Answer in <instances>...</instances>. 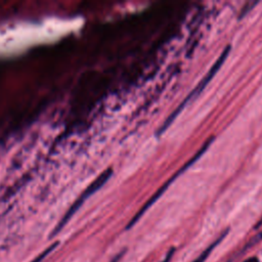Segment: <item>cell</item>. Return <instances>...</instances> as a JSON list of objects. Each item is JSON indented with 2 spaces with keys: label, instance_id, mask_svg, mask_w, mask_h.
<instances>
[{
  "label": "cell",
  "instance_id": "obj_6",
  "mask_svg": "<svg viewBox=\"0 0 262 262\" xmlns=\"http://www.w3.org/2000/svg\"><path fill=\"white\" fill-rule=\"evenodd\" d=\"M174 253H175V248H171V249L167 252L165 258H164L163 260H161L160 262H169V261L171 260V258H172V256H173Z\"/></svg>",
  "mask_w": 262,
  "mask_h": 262
},
{
  "label": "cell",
  "instance_id": "obj_2",
  "mask_svg": "<svg viewBox=\"0 0 262 262\" xmlns=\"http://www.w3.org/2000/svg\"><path fill=\"white\" fill-rule=\"evenodd\" d=\"M213 140H214V137L212 136V137H210V138H208L205 142H204V144L202 145V147L194 154V156H192V158L187 162V163H185L184 164V166H182L169 180H167L166 181V183L165 184H163V186L161 187V188H159L155 193H154V195L140 208V210L131 218V220L129 221V223L126 225V229H130V228H132L137 222H138V220L142 217V215L147 211V209L166 191V189L168 188V186L180 175V174H182L183 173V171H185L187 168H189L195 161H198L201 157H202V155H204V152L208 149V147L210 146V144L213 142Z\"/></svg>",
  "mask_w": 262,
  "mask_h": 262
},
{
  "label": "cell",
  "instance_id": "obj_1",
  "mask_svg": "<svg viewBox=\"0 0 262 262\" xmlns=\"http://www.w3.org/2000/svg\"><path fill=\"white\" fill-rule=\"evenodd\" d=\"M230 51V45H227L221 52V54L219 55V57L217 58V60L213 63V66L211 67V69L209 70V72L204 76V78L199 82V84L187 94V96L180 102V104L171 113V115H169V117L164 121V123L160 126V128L157 131V136L162 135L174 122V120L178 117V115L182 112V110L185 107V105L187 103H189L191 100L195 99L201 93L202 91L206 88V86L209 84V82L213 79V77L217 74V72L220 70L221 66L223 64V62L225 61L226 57L228 56Z\"/></svg>",
  "mask_w": 262,
  "mask_h": 262
},
{
  "label": "cell",
  "instance_id": "obj_7",
  "mask_svg": "<svg viewBox=\"0 0 262 262\" xmlns=\"http://www.w3.org/2000/svg\"><path fill=\"white\" fill-rule=\"evenodd\" d=\"M243 262H260L259 261V259L257 258V257H250V258H248V259H246L245 261H243Z\"/></svg>",
  "mask_w": 262,
  "mask_h": 262
},
{
  "label": "cell",
  "instance_id": "obj_3",
  "mask_svg": "<svg viewBox=\"0 0 262 262\" xmlns=\"http://www.w3.org/2000/svg\"><path fill=\"white\" fill-rule=\"evenodd\" d=\"M113 175V169L112 168H108L106 170H104L84 191L83 193L79 196V199L74 203V205L72 206V208L70 209V211L68 212V215L67 217L71 216L77 209H79L81 207V205L91 195L93 194L94 192H96L100 187H102L106 182L107 180L111 178V176Z\"/></svg>",
  "mask_w": 262,
  "mask_h": 262
},
{
  "label": "cell",
  "instance_id": "obj_5",
  "mask_svg": "<svg viewBox=\"0 0 262 262\" xmlns=\"http://www.w3.org/2000/svg\"><path fill=\"white\" fill-rule=\"evenodd\" d=\"M262 239V230L257 234V235H255L242 250H241V252H239V254H243V253H245L249 248H251V247H253L255 244H257V243H259L260 241Z\"/></svg>",
  "mask_w": 262,
  "mask_h": 262
},
{
  "label": "cell",
  "instance_id": "obj_4",
  "mask_svg": "<svg viewBox=\"0 0 262 262\" xmlns=\"http://www.w3.org/2000/svg\"><path fill=\"white\" fill-rule=\"evenodd\" d=\"M228 228L226 229V230H224L209 247H207L193 261H191V262H205L206 260H207V258L209 257V255L212 253V251L214 250V248L217 246V245H219L222 241H223V238L227 235V233H228Z\"/></svg>",
  "mask_w": 262,
  "mask_h": 262
},
{
  "label": "cell",
  "instance_id": "obj_8",
  "mask_svg": "<svg viewBox=\"0 0 262 262\" xmlns=\"http://www.w3.org/2000/svg\"><path fill=\"white\" fill-rule=\"evenodd\" d=\"M261 225H262V218H261V219H260V221H259V222H258V223H257V224H256V226H255V228H258V227H260V226H261Z\"/></svg>",
  "mask_w": 262,
  "mask_h": 262
}]
</instances>
